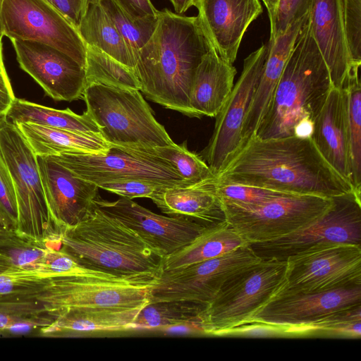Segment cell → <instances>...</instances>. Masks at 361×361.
Masks as SVG:
<instances>
[{"mask_svg":"<svg viewBox=\"0 0 361 361\" xmlns=\"http://www.w3.org/2000/svg\"><path fill=\"white\" fill-rule=\"evenodd\" d=\"M215 179L329 198L354 190L327 163L311 137H253L229 158Z\"/></svg>","mask_w":361,"mask_h":361,"instance_id":"6da1fadb","label":"cell"},{"mask_svg":"<svg viewBox=\"0 0 361 361\" xmlns=\"http://www.w3.org/2000/svg\"><path fill=\"white\" fill-rule=\"evenodd\" d=\"M212 47L197 16L159 11L155 30L136 59L140 92L165 108L195 117L189 106L190 87Z\"/></svg>","mask_w":361,"mask_h":361,"instance_id":"7a4b0ae2","label":"cell"},{"mask_svg":"<svg viewBox=\"0 0 361 361\" xmlns=\"http://www.w3.org/2000/svg\"><path fill=\"white\" fill-rule=\"evenodd\" d=\"M332 87L329 68L307 20L254 137H311L314 121Z\"/></svg>","mask_w":361,"mask_h":361,"instance_id":"3957f363","label":"cell"},{"mask_svg":"<svg viewBox=\"0 0 361 361\" xmlns=\"http://www.w3.org/2000/svg\"><path fill=\"white\" fill-rule=\"evenodd\" d=\"M61 250L82 267L127 279L153 282L163 259L133 230L95 206L63 229Z\"/></svg>","mask_w":361,"mask_h":361,"instance_id":"277c9868","label":"cell"},{"mask_svg":"<svg viewBox=\"0 0 361 361\" xmlns=\"http://www.w3.org/2000/svg\"><path fill=\"white\" fill-rule=\"evenodd\" d=\"M82 98L85 111L110 145L153 149L175 144L139 90L92 83Z\"/></svg>","mask_w":361,"mask_h":361,"instance_id":"5b68a950","label":"cell"},{"mask_svg":"<svg viewBox=\"0 0 361 361\" xmlns=\"http://www.w3.org/2000/svg\"><path fill=\"white\" fill-rule=\"evenodd\" d=\"M156 282L127 279L85 269L48 279L37 298L45 314L55 320L75 310L147 305Z\"/></svg>","mask_w":361,"mask_h":361,"instance_id":"8992f818","label":"cell"},{"mask_svg":"<svg viewBox=\"0 0 361 361\" xmlns=\"http://www.w3.org/2000/svg\"><path fill=\"white\" fill-rule=\"evenodd\" d=\"M287 262L261 260L231 278L200 317L204 336H217L224 330L253 321L281 290Z\"/></svg>","mask_w":361,"mask_h":361,"instance_id":"52a82bcc","label":"cell"},{"mask_svg":"<svg viewBox=\"0 0 361 361\" xmlns=\"http://www.w3.org/2000/svg\"><path fill=\"white\" fill-rule=\"evenodd\" d=\"M0 157L13 181L17 203L16 228L40 240L61 241L49 210L37 155L14 123L0 117Z\"/></svg>","mask_w":361,"mask_h":361,"instance_id":"ba28073f","label":"cell"},{"mask_svg":"<svg viewBox=\"0 0 361 361\" xmlns=\"http://www.w3.org/2000/svg\"><path fill=\"white\" fill-rule=\"evenodd\" d=\"M331 199L328 211L309 226L279 238L249 246L260 259L277 261H286L322 246H361V192L353 190Z\"/></svg>","mask_w":361,"mask_h":361,"instance_id":"9c48e42d","label":"cell"},{"mask_svg":"<svg viewBox=\"0 0 361 361\" xmlns=\"http://www.w3.org/2000/svg\"><path fill=\"white\" fill-rule=\"evenodd\" d=\"M331 204V197L286 194L246 209L222 208L225 221L250 245L305 228L323 216Z\"/></svg>","mask_w":361,"mask_h":361,"instance_id":"30bf717a","label":"cell"},{"mask_svg":"<svg viewBox=\"0 0 361 361\" xmlns=\"http://www.w3.org/2000/svg\"><path fill=\"white\" fill-rule=\"evenodd\" d=\"M74 175L97 185L122 179L140 178L169 186L188 185L174 166L153 149L111 145L102 154L64 152L50 156Z\"/></svg>","mask_w":361,"mask_h":361,"instance_id":"8fae6325","label":"cell"},{"mask_svg":"<svg viewBox=\"0 0 361 361\" xmlns=\"http://www.w3.org/2000/svg\"><path fill=\"white\" fill-rule=\"evenodd\" d=\"M0 32L54 47L85 68L86 44L78 30L46 0H1Z\"/></svg>","mask_w":361,"mask_h":361,"instance_id":"7c38bea8","label":"cell"},{"mask_svg":"<svg viewBox=\"0 0 361 361\" xmlns=\"http://www.w3.org/2000/svg\"><path fill=\"white\" fill-rule=\"evenodd\" d=\"M249 245L221 256L161 271L149 302L186 300L208 305L233 276L261 261Z\"/></svg>","mask_w":361,"mask_h":361,"instance_id":"4fadbf2b","label":"cell"},{"mask_svg":"<svg viewBox=\"0 0 361 361\" xmlns=\"http://www.w3.org/2000/svg\"><path fill=\"white\" fill-rule=\"evenodd\" d=\"M286 262V281L276 297L361 286V246H322Z\"/></svg>","mask_w":361,"mask_h":361,"instance_id":"5bb4252c","label":"cell"},{"mask_svg":"<svg viewBox=\"0 0 361 361\" xmlns=\"http://www.w3.org/2000/svg\"><path fill=\"white\" fill-rule=\"evenodd\" d=\"M269 47L267 42L245 59L237 82L216 116L213 134L202 152L203 160L214 176L240 147L243 125L259 84Z\"/></svg>","mask_w":361,"mask_h":361,"instance_id":"9a60e30c","label":"cell"},{"mask_svg":"<svg viewBox=\"0 0 361 361\" xmlns=\"http://www.w3.org/2000/svg\"><path fill=\"white\" fill-rule=\"evenodd\" d=\"M94 203L135 231L163 259L189 245L212 226L185 216L157 214L122 197L109 202L98 196Z\"/></svg>","mask_w":361,"mask_h":361,"instance_id":"2e32d148","label":"cell"},{"mask_svg":"<svg viewBox=\"0 0 361 361\" xmlns=\"http://www.w3.org/2000/svg\"><path fill=\"white\" fill-rule=\"evenodd\" d=\"M17 61L45 93L56 101L82 97L86 87L85 68L65 53L47 44L11 39Z\"/></svg>","mask_w":361,"mask_h":361,"instance_id":"e0dca14e","label":"cell"},{"mask_svg":"<svg viewBox=\"0 0 361 361\" xmlns=\"http://www.w3.org/2000/svg\"><path fill=\"white\" fill-rule=\"evenodd\" d=\"M37 161L49 210L62 233L90 211L99 187L74 175L50 156H37Z\"/></svg>","mask_w":361,"mask_h":361,"instance_id":"ac0fdd59","label":"cell"},{"mask_svg":"<svg viewBox=\"0 0 361 361\" xmlns=\"http://www.w3.org/2000/svg\"><path fill=\"white\" fill-rule=\"evenodd\" d=\"M197 19L212 47L233 64L245 32L262 13L259 0H195Z\"/></svg>","mask_w":361,"mask_h":361,"instance_id":"d6986e66","label":"cell"},{"mask_svg":"<svg viewBox=\"0 0 361 361\" xmlns=\"http://www.w3.org/2000/svg\"><path fill=\"white\" fill-rule=\"evenodd\" d=\"M360 305L361 286L319 293L281 295L267 303L253 321L298 325Z\"/></svg>","mask_w":361,"mask_h":361,"instance_id":"ffe728a7","label":"cell"},{"mask_svg":"<svg viewBox=\"0 0 361 361\" xmlns=\"http://www.w3.org/2000/svg\"><path fill=\"white\" fill-rule=\"evenodd\" d=\"M308 24L329 68L333 87L342 88L354 68L347 47L340 0H312Z\"/></svg>","mask_w":361,"mask_h":361,"instance_id":"44dd1931","label":"cell"},{"mask_svg":"<svg viewBox=\"0 0 361 361\" xmlns=\"http://www.w3.org/2000/svg\"><path fill=\"white\" fill-rule=\"evenodd\" d=\"M311 137L327 163L351 184L347 95L345 89L331 87L314 121Z\"/></svg>","mask_w":361,"mask_h":361,"instance_id":"7402d4cb","label":"cell"},{"mask_svg":"<svg viewBox=\"0 0 361 361\" xmlns=\"http://www.w3.org/2000/svg\"><path fill=\"white\" fill-rule=\"evenodd\" d=\"M307 20L308 13L302 19L291 24L283 34L272 40L269 39V51L243 125L240 147L255 135L289 55Z\"/></svg>","mask_w":361,"mask_h":361,"instance_id":"603a6c76","label":"cell"},{"mask_svg":"<svg viewBox=\"0 0 361 361\" xmlns=\"http://www.w3.org/2000/svg\"><path fill=\"white\" fill-rule=\"evenodd\" d=\"M235 74L233 64L212 47L197 66L190 87L189 106L195 117H216L231 92Z\"/></svg>","mask_w":361,"mask_h":361,"instance_id":"cb8c5ba5","label":"cell"},{"mask_svg":"<svg viewBox=\"0 0 361 361\" xmlns=\"http://www.w3.org/2000/svg\"><path fill=\"white\" fill-rule=\"evenodd\" d=\"M151 200L169 216H185L209 225L225 221L221 201L204 180L190 185L166 187Z\"/></svg>","mask_w":361,"mask_h":361,"instance_id":"d4e9b609","label":"cell"},{"mask_svg":"<svg viewBox=\"0 0 361 361\" xmlns=\"http://www.w3.org/2000/svg\"><path fill=\"white\" fill-rule=\"evenodd\" d=\"M15 125L37 156H54L64 152L102 154L111 147L100 133L75 132L29 123Z\"/></svg>","mask_w":361,"mask_h":361,"instance_id":"484cf974","label":"cell"},{"mask_svg":"<svg viewBox=\"0 0 361 361\" xmlns=\"http://www.w3.org/2000/svg\"><path fill=\"white\" fill-rule=\"evenodd\" d=\"M145 305L72 310L57 317L49 326L41 328V332L46 335L62 331H114L133 329L136 317Z\"/></svg>","mask_w":361,"mask_h":361,"instance_id":"4316f807","label":"cell"},{"mask_svg":"<svg viewBox=\"0 0 361 361\" xmlns=\"http://www.w3.org/2000/svg\"><path fill=\"white\" fill-rule=\"evenodd\" d=\"M248 245L226 221L212 225L189 245L165 258L161 271L221 256Z\"/></svg>","mask_w":361,"mask_h":361,"instance_id":"83f0119b","label":"cell"},{"mask_svg":"<svg viewBox=\"0 0 361 361\" xmlns=\"http://www.w3.org/2000/svg\"><path fill=\"white\" fill-rule=\"evenodd\" d=\"M78 30L86 45L94 46L135 69V59L132 51L99 0H90Z\"/></svg>","mask_w":361,"mask_h":361,"instance_id":"f1b7e54d","label":"cell"},{"mask_svg":"<svg viewBox=\"0 0 361 361\" xmlns=\"http://www.w3.org/2000/svg\"><path fill=\"white\" fill-rule=\"evenodd\" d=\"M5 116L14 124L29 123L75 132L100 133L99 127L86 111L79 115L68 108L56 109L16 97Z\"/></svg>","mask_w":361,"mask_h":361,"instance_id":"f546056e","label":"cell"},{"mask_svg":"<svg viewBox=\"0 0 361 361\" xmlns=\"http://www.w3.org/2000/svg\"><path fill=\"white\" fill-rule=\"evenodd\" d=\"M207 305L186 300L149 302L140 311L133 329L187 326L201 334L200 317Z\"/></svg>","mask_w":361,"mask_h":361,"instance_id":"4dcf8cb0","label":"cell"},{"mask_svg":"<svg viewBox=\"0 0 361 361\" xmlns=\"http://www.w3.org/2000/svg\"><path fill=\"white\" fill-rule=\"evenodd\" d=\"M49 278L18 266L0 252V302L37 300Z\"/></svg>","mask_w":361,"mask_h":361,"instance_id":"1f68e13d","label":"cell"},{"mask_svg":"<svg viewBox=\"0 0 361 361\" xmlns=\"http://www.w3.org/2000/svg\"><path fill=\"white\" fill-rule=\"evenodd\" d=\"M285 326L290 338L358 339L361 336V305L333 312L310 323Z\"/></svg>","mask_w":361,"mask_h":361,"instance_id":"d6a6232c","label":"cell"},{"mask_svg":"<svg viewBox=\"0 0 361 361\" xmlns=\"http://www.w3.org/2000/svg\"><path fill=\"white\" fill-rule=\"evenodd\" d=\"M86 87L92 83L140 91L135 70L114 59L98 48L86 45Z\"/></svg>","mask_w":361,"mask_h":361,"instance_id":"836d02e7","label":"cell"},{"mask_svg":"<svg viewBox=\"0 0 361 361\" xmlns=\"http://www.w3.org/2000/svg\"><path fill=\"white\" fill-rule=\"evenodd\" d=\"M360 67L349 75L344 86L347 95V110L351 161V184L361 192V85Z\"/></svg>","mask_w":361,"mask_h":361,"instance_id":"e575fe53","label":"cell"},{"mask_svg":"<svg viewBox=\"0 0 361 361\" xmlns=\"http://www.w3.org/2000/svg\"><path fill=\"white\" fill-rule=\"evenodd\" d=\"M136 59L140 49L155 30L157 17L135 18L125 11L115 0H99Z\"/></svg>","mask_w":361,"mask_h":361,"instance_id":"d590c367","label":"cell"},{"mask_svg":"<svg viewBox=\"0 0 361 361\" xmlns=\"http://www.w3.org/2000/svg\"><path fill=\"white\" fill-rule=\"evenodd\" d=\"M206 185L216 195L222 207L246 209L285 195L283 192L250 186L219 182L215 176L204 180Z\"/></svg>","mask_w":361,"mask_h":361,"instance_id":"8d00e7d4","label":"cell"},{"mask_svg":"<svg viewBox=\"0 0 361 361\" xmlns=\"http://www.w3.org/2000/svg\"><path fill=\"white\" fill-rule=\"evenodd\" d=\"M156 154L170 162L188 185H194L215 176L207 164L190 152L186 142L153 148Z\"/></svg>","mask_w":361,"mask_h":361,"instance_id":"74e56055","label":"cell"},{"mask_svg":"<svg viewBox=\"0 0 361 361\" xmlns=\"http://www.w3.org/2000/svg\"><path fill=\"white\" fill-rule=\"evenodd\" d=\"M340 4L351 61L361 65V0H340Z\"/></svg>","mask_w":361,"mask_h":361,"instance_id":"f35d334b","label":"cell"},{"mask_svg":"<svg viewBox=\"0 0 361 361\" xmlns=\"http://www.w3.org/2000/svg\"><path fill=\"white\" fill-rule=\"evenodd\" d=\"M311 3L312 0H280L273 18L269 20V40L283 34L291 24L305 17Z\"/></svg>","mask_w":361,"mask_h":361,"instance_id":"ab89813d","label":"cell"},{"mask_svg":"<svg viewBox=\"0 0 361 361\" xmlns=\"http://www.w3.org/2000/svg\"><path fill=\"white\" fill-rule=\"evenodd\" d=\"M97 186L100 189L130 200L137 197L152 199L160 190L169 187L160 183L140 178L113 180L99 184Z\"/></svg>","mask_w":361,"mask_h":361,"instance_id":"60d3db41","label":"cell"},{"mask_svg":"<svg viewBox=\"0 0 361 361\" xmlns=\"http://www.w3.org/2000/svg\"><path fill=\"white\" fill-rule=\"evenodd\" d=\"M217 336L289 337V335L285 325L252 321L221 331Z\"/></svg>","mask_w":361,"mask_h":361,"instance_id":"b9f144b4","label":"cell"},{"mask_svg":"<svg viewBox=\"0 0 361 361\" xmlns=\"http://www.w3.org/2000/svg\"><path fill=\"white\" fill-rule=\"evenodd\" d=\"M0 209L11 228H16L17 203L11 175L0 157Z\"/></svg>","mask_w":361,"mask_h":361,"instance_id":"7bdbcfd3","label":"cell"},{"mask_svg":"<svg viewBox=\"0 0 361 361\" xmlns=\"http://www.w3.org/2000/svg\"><path fill=\"white\" fill-rule=\"evenodd\" d=\"M77 29L86 12L90 0H46Z\"/></svg>","mask_w":361,"mask_h":361,"instance_id":"ee69618b","label":"cell"},{"mask_svg":"<svg viewBox=\"0 0 361 361\" xmlns=\"http://www.w3.org/2000/svg\"><path fill=\"white\" fill-rule=\"evenodd\" d=\"M128 14L135 18H156L159 11L150 0H115Z\"/></svg>","mask_w":361,"mask_h":361,"instance_id":"f6af8a7d","label":"cell"},{"mask_svg":"<svg viewBox=\"0 0 361 361\" xmlns=\"http://www.w3.org/2000/svg\"><path fill=\"white\" fill-rule=\"evenodd\" d=\"M15 98L7 73H0V117L6 115Z\"/></svg>","mask_w":361,"mask_h":361,"instance_id":"bcb514c9","label":"cell"},{"mask_svg":"<svg viewBox=\"0 0 361 361\" xmlns=\"http://www.w3.org/2000/svg\"><path fill=\"white\" fill-rule=\"evenodd\" d=\"M173 6L176 13L181 15L191 6H195V0H169Z\"/></svg>","mask_w":361,"mask_h":361,"instance_id":"7dc6e473","label":"cell"},{"mask_svg":"<svg viewBox=\"0 0 361 361\" xmlns=\"http://www.w3.org/2000/svg\"><path fill=\"white\" fill-rule=\"evenodd\" d=\"M262 1L264 4V5L267 9L269 20H271L275 14L276 10L277 8V6H278V4H279L280 0H262Z\"/></svg>","mask_w":361,"mask_h":361,"instance_id":"c3c4849f","label":"cell"},{"mask_svg":"<svg viewBox=\"0 0 361 361\" xmlns=\"http://www.w3.org/2000/svg\"><path fill=\"white\" fill-rule=\"evenodd\" d=\"M2 38L3 36L0 35V73H7L3 59Z\"/></svg>","mask_w":361,"mask_h":361,"instance_id":"681fc988","label":"cell"},{"mask_svg":"<svg viewBox=\"0 0 361 361\" xmlns=\"http://www.w3.org/2000/svg\"><path fill=\"white\" fill-rule=\"evenodd\" d=\"M4 228H11L8 224L7 220L4 216L2 212L0 209V229Z\"/></svg>","mask_w":361,"mask_h":361,"instance_id":"f907efd6","label":"cell"},{"mask_svg":"<svg viewBox=\"0 0 361 361\" xmlns=\"http://www.w3.org/2000/svg\"><path fill=\"white\" fill-rule=\"evenodd\" d=\"M0 2H1V0H0ZM0 35H1V32H0ZM1 36H2V35H1Z\"/></svg>","mask_w":361,"mask_h":361,"instance_id":"816d5d0a","label":"cell"}]
</instances>
